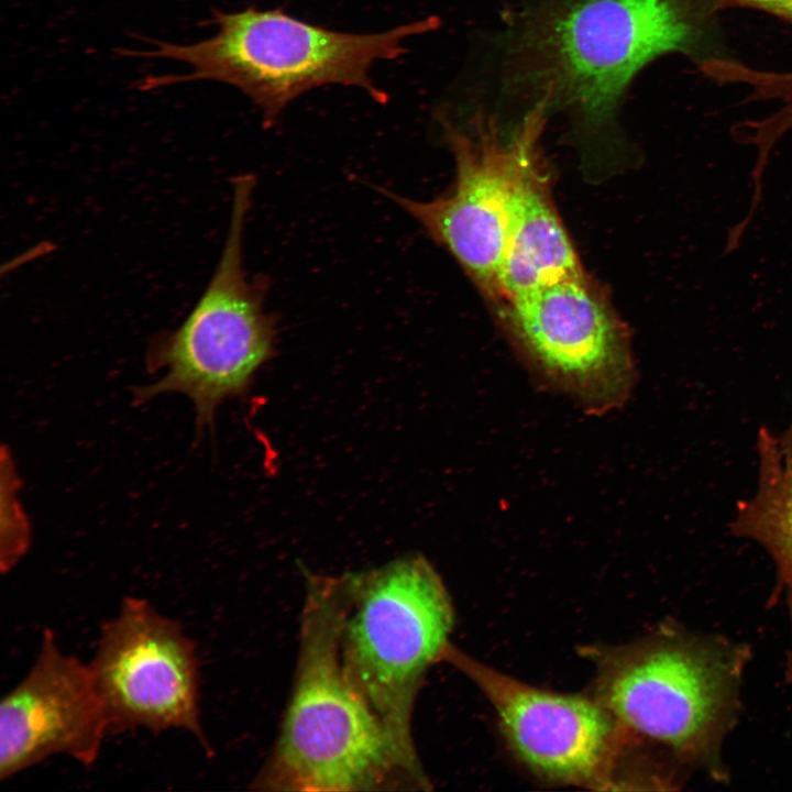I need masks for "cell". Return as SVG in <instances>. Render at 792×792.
Returning <instances> with one entry per match:
<instances>
[{
    "instance_id": "obj_14",
    "label": "cell",
    "mask_w": 792,
    "mask_h": 792,
    "mask_svg": "<svg viewBox=\"0 0 792 792\" xmlns=\"http://www.w3.org/2000/svg\"><path fill=\"white\" fill-rule=\"evenodd\" d=\"M18 477L11 457L2 449L1 455V540L0 568L10 572L30 547V527L16 497Z\"/></svg>"
},
{
    "instance_id": "obj_2",
    "label": "cell",
    "mask_w": 792,
    "mask_h": 792,
    "mask_svg": "<svg viewBox=\"0 0 792 792\" xmlns=\"http://www.w3.org/2000/svg\"><path fill=\"white\" fill-rule=\"evenodd\" d=\"M341 578L308 580L294 690L261 789L372 790L397 780L424 785L343 669Z\"/></svg>"
},
{
    "instance_id": "obj_6",
    "label": "cell",
    "mask_w": 792,
    "mask_h": 792,
    "mask_svg": "<svg viewBox=\"0 0 792 792\" xmlns=\"http://www.w3.org/2000/svg\"><path fill=\"white\" fill-rule=\"evenodd\" d=\"M254 187L251 174L232 179L230 226L212 277L186 319L151 340L146 362L162 375L134 392L135 404L166 393L187 396L198 430L212 425L218 406L243 393L273 353L275 323L264 307V282L243 266V228Z\"/></svg>"
},
{
    "instance_id": "obj_9",
    "label": "cell",
    "mask_w": 792,
    "mask_h": 792,
    "mask_svg": "<svg viewBox=\"0 0 792 792\" xmlns=\"http://www.w3.org/2000/svg\"><path fill=\"white\" fill-rule=\"evenodd\" d=\"M108 733L182 729L208 750L199 708V662L194 641L147 600L123 598L102 625L88 663Z\"/></svg>"
},
{
    "instance_id": "obj_15",
    "label": "cell",
    "mask_w": 792,
    "mask_h": 792,
    "mask_svg": "<svg viewBox=\"0 0 792 792\" xmlns=\"http://www.w3.org/2000/svg\"><path fill=\"white\" fill-rule=\"evenodd\" d=\"M716 10L749 8L767 12L792 25V0H711Z\"/></svg>"
},
{
    "instance_id": "obj_7",
    "label": "cell",
    "mask_w": 792,
    "mask_h": 792,
    "mask_svg": "<svg viewBox=\"0 0 792 792\" xmlns=\"http://www.w3.org/2000/svg\"><path fill=\"white\" fill-rule=\"evenodd\" d=\"M547 116L543 105L531 106L510 134L484 114L474 117L468 129L444 121L457 170L448 194L418 201L376 187L447 249L496 306L515 198L525 168L539 150Z\"/></svg>"
},
{
    "instance_id": "obj_16",
    "label": "cell",
    "mask_w": 792,
    "mask_h": 792,
    "mask_svg": "<svg viewBox=\"0 0 792 792\" xmlns=\"http://www.w3.org/2000/svg\"><path fill=\"white\" fill-rule=\"evenodd\" d=\"M788 602H789V609H790V616L792 620V587H788ZM787 678L792 683V649L790 651L788 666H787Z\"/></svg>"
},
{
    "instance_id": "obj_4",
    "label": "cell",
    "mask_w": 792,
    "mask_h": 792,
    "mask_svg": "<svg viewBox=\"0 0 792 792\" xmlns=\"http://www.w3.org/2000/svg\"><path fill=\"white\" fill-rule=\"evenodd\" d=\"M748 653L719 636L661 629L602 658L596 700L628 740L723 780L722 743L737 718Z\"/></svg>"
},
{
    "instance_id": "obj_12",
    "label": "cell",
    "mask_w": 792,
    "mask_h": 792,
    "mask_svg": "<svg viewBox=\"0 0 792 792\" xmlns=\"http://www.w3.org/2000/svg\"><path fill=\"white\" fill-rule=\"evenodd\" d=\"M540 151L530 157L513 208L497 310L536 287L584 274L556 210Z\"/></svg>"
},
{
    "instance_id": "obj_17",
    "label": "cell",
    "mask_w": 792,
    "mask_h": 792,
    "mask_svg": "<svg viewBox=\"0 0 792 792\" xmlns=\"http://www.w3.org/2000/svg\"><path fill=\"white\" fill-rule=\"evenodd\" d=\"M791 94H792V80H791Z\"/></svg>"
},
{
    "instance_id": "obj_11",
    "label": "cell",
    "mask_w": 792,
    "mask_h": 792,
    "mask_svg": "<svg viewBox=\"0 0 792 792\" xmlns=\"http://www.w3.org/2000/svg\"><path fill=\"white\" fill-rule=\"evenodd\" d=\"M107 735L89 664L64 652L45 629L29 672L0 703V780L55 755L91 767Z\"/></svg>"
},
{
    "instance_id": "obj_1",
    "label": "cell",
    "mask_w": 792,
    "mask_h": 792,
    "mask_svg": "<svg viewBox=\"0 0 792 792\" xmlns=\"http://www.w3.org/2000/svg\"><path fill=\"white\" fill-rule=\"evenodd\" d=\"M711 0H534L503 40L502 84L592 130L613 124L635 76L669 53L713 56Z\"/></svg>"
},
{
    "instance_id": "obj_10",
    "label": "cell",
    "mask_w": 792,
    "mask_h": 792,
    "mask_svg": "<svg viewBox=\"0 0 792 792\" xmlns=\"http://www.w3.org/2000/svg\"><path fill=\"white\" fill-rule=\"evenodd\" d=\"M454 663L483 691L510 747L531 770L563 783H613L627 737L595 698L544 691L480 663L449 646Z\"/></svg>"
},
{
    "instance_id": "obj_5",
    "label": "cell",
    "mask_w": 792,
    "mask_h": 792,
    "mask_svg": "<svg viewBox=\"0 0 792 792\" xmlns=\"http://www.w3.org/2000/svg\"><path fill=\"white\" fill-rule=\"evenodd\" d=\"M341 580L340 653L345 674L407 761L421 769L411 713L425 671L450 646L453 609L448 592L421 556Z\"/></svg>"
},
{
    "instance_id": "obj_8",
    "label": "cell",
    "mask_w": 792,
    "mask_h": 792,
    "mask_svg": "<svg viewBox=\"0 0 792 792\" xmlns=\"http://www.w3.org/2000/svg\"><path fill=\"white\" fill-rule=\"evenodd\" d=\"M498 315L540 386L588 415L609 414L628 402L636 382L629 338L585 273L525 292Z\"/></svg>"
},
{
    "instance_id": "obj_13",
    "label": "cell",
    "mask_w": 792,
    "mask_h": 792,
    "mask_svg": "<svg viewBox=\"0 0 792 792\" xmlns=\"http://www.w3.org/2000/svg\"><path fill=\"white\" fill-rule=\"evenodd\" d=\"M766 449L763 481L736 528L766 548L782 581L792 587V473L782 471L776 452L769 453L767 444Z\"/></svg>"
},
{
    "instance_id": "obj_3",
    "label": "cell",
    "mask_w": 792,
    "mask_h": 792,
    "mask_svg": "<svg viewBox=\"0 0 792 792\" xmlns=\"http://www.w3.org/2000/svg\"><path fill=\"white\" fill-rule=\"evenodd\" d=\"M213 23L217 33L200 42L152 41V50L121 54L172 59L189 67L185 75L145 77L140 89L197 80L223 82L252 100L265 127H272L296 98L324 85L359 87L385 103L388 96L373 82L371 67L377 61L398 58L406 52V38L438 26L435 18H427L381 33H345L301 21L282 9L257 8L216 11Z\"/></svg>"
}]
</instances>
